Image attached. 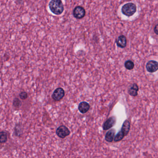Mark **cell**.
<instances>
[{
    "instance_id": "cell-1",
    "label": "cell",
    "mask_w": 158,
    "mask_h": 158,
    "mask_svg": "<svg viewBox=\"0 0 158 158\" xmlns=\"http://www.w3.org/2000/svg\"><path fill=\"white\" fill-rule=\"evenodd\" d=\"M49 8L52 13L55 15H60L64 10L61 0H51L49 3Z\"/></svg>"
},
{
    "instance_id": "cell-2",
    "label": "cell",
    "mask_w": 158,
    "mask_h": 158,
    "mask_svg": "<svg viewBox=\"0 0 158 158\" xmlns=\"http://www.w3.org/2000/svg\"><path fill=\"white\" fill-rule=\"evenodd\" d=\"M137 7L135 4L130 2L124 5L122 8V12L124 15L130 17L133 16L136 12Z\"/></svg>"
},
{
    "instance_id": "cell-3",
    "label": "cell",
    "mask_w": 158,
    "mask_h": 158,
    "mask_svg": "<svg viewBox=\"0 0 158 158\" xmlns=\"http://www.w3.org/2000/svg\"><path fill=\"white\" fill-rule=\"evenodd\" d=\"M70 131L65 126L62 125L59 127L56 130L57 135L61 139L65 138L70 134Z\"/></svg>"
},
{
    "instance_id": "cell-4",
    "label": "cell",
    "mask_w": 158,
    "mask_h": 158,
    "mask_svg": "<svg viewBox=\"0 0 158 158\" xmlns=\"http://www.w3.org/2000/svg\"><path fill=\"white\" fill-rule=\"evenodd\" d=\"M64 95L65 92L63 89L62 88H58L53 92L52 98L55 101H60L64 97Z\"/></svg>"
},
{
    "instance_id": "cell-5",
    "label": "cell",
    "mask_w": 158,
    "mask_h": 158,
    "mask_svg": "<svg viewBox=\"0 0 158 158\" xmlns=\"http://www.w3.org/2000/svg\"><path fill=\"white\" fill-rule=\"evenodd\" d=\"M73 14L74 17L76 19H82L85 15V10L81 6H77L73 10Z\"/></svg>"
},
{
    "instance_id": "cell-6",
    "label": "cell",
    "mask_w": 158,
    "mask_h": 158,
    "mask_svg": "<svg viewBox=\"0 0 158 158\" xmlns=\"http://www.w3.org/2000/svg\"><path fill=\"white\" fill-rule=\"evenodd\" d=\"M116 118L115 116H113L109 118L108 120L105 121L103 124V129L104 130H107L110 129L116 123Z\"/></svg>"
},
{
    "instance_id": "cell-7",
    "label": "cell",
    "mask_w": 158,
    "mask_h": 158,
    "mask_svg": "<svg viewBox=\"0 0 158 158\" xmlns=\"http://www.w3.org/2000/svg\"><path fill=\"white\" fill-rule=\"evenodd\" d=\"M146 69L149 73H155L158 69V62L154 60L149 61L146 64Z\"/></svg>"
},
{
    "instance_id": "cell-8",
    "label": "cell",
    "mask_w": 158,
    "mask_h": 158,
    "mask_svg": "<svg viewBox=\"0 0 158 158\" xmlns=\"http://www.w3.org/2000/svg\"><path fill=\"white\" fill-rule=\"evenodd\" d=\"M127 40V38L124 35H120L116 39V43L117 47L122 48H124L126 47Z\"/></svg>"
},
{
    "instance_id": "cell-9",
    "label": "cell",
    "mask_w": 158,
    "mask_h": 158,
    "mask_svg": "<svg viewBox=\"0 0 158 158\" xmlns=\"http://www.w3.org/2000/svg\"><path fill=\"white\" fill-rule=\"evenodd\" d=\"M90 109V105L86 102H82L79 103L78 106V110L82 114H85Z\"/></svg>"
},
{
    "instance_id": "cell-10",
    "label": "cell",
    "mask_w": 158,
    "mask_h": 158,
    "mask_svg": "<svg viewBox=\"0 0 158 158\" xmlns=\"http://www.w3.org/2000/svg\"><path fill=\"white\" fill-rule=\"evenodd\" d=\"M130 128V123L128 120H126L124 121L123 126H122V129L121 131L123 132L125 136L127 135L129 133Z\"/></svg>"
},
{
    "instance_id": "cell-11",
    "label": "cell",
    "mask_w": 158,
    "mask_h": 158,
    "mask_svg": "<svg viewBox=\"0 0 158 158\" xmlns=\"http://www.w3.org/2000/svg\"><path fill=\"white\" fill-rule=\"evenodd\" d=\"M115 132L116 131L114 129H111L109 130L105 135V140L109 142H112L113 141L114 139Z\"/></svg>"
},
{
    "instance_id": "cell-12",
    "label": "cell",
    "mask_w": 158,
    "mask_h": 158,
    "mask_svg": "<svg viewBox=\"0 0 158 158\" xmlns=\"http://www.w3.org/2000/svg\"><path fill=\"white\" fill-rule=\"evenodd\" d=\"M139 89V88L138 85L136 84H134L132 85V86L128 89V94L132 97H136L137 96L138 91Z\"/></svg>"
},
{
    "instance_id": "cell-13",
    "label": "cell",
    "mask_w": 158,
    "mask_h": 158,
    "mask_svg": "<svg viewBox=\"0 0 158 158\" xmlns=\"http://www.w3.org/2000/svg\"><path fill=\"white\" fill-rule=\"evenodd\" d=\"M8 140V135L7 133L5 131H2L0 132V144L4 143Z\"/></svg>"
},
{
    "instance_id": "cell-14",
    "label": "cell",
    "mask_w": 158,
    "mask_h": 158,
    "mask_svg": "<svg viewBox=\"0 0 158 158\" xmlns=\"http://www.w3.org/2000/svg\"><path fill=\"white\" fill-rule=\"evenodd\" d=\"M124 66L127 70H132L135 67V64L134 62L131 60H127L124 64Z\"/></svg>"
},
{
    "instance_id": "cell-15",
    "label": "cell",
    "mask_w": 158,
    "mask_h": 158,
    "mask_svg": "<svg viewBox=\"0 0 158 158\" xmlns=\"http://www.w3.org/2000/svg\"><path fill=\"white\" fill-rule=\"evenodd\" d=\"M124 137L125 135L123 132L120 131L114 137V142H118V141H120V140H122Z\"/></svg>"
},
{
    "instance_id": "cell-16",
    "label": "cell",
    "mask_w": 158,
    "mask_h": 158,
    "mask_svg": "<svg viewBox=\"0 0 158 158\" xmlns=\"http://www.w3.org/2000/svg\"><path fill=\"white\" fill-rule=\"evenodd\" d=\"M21 104V102L17 98L15 99L14 100L13 106L15 108H18Z\"/></svg>"
},
{
    "instance_id": "cell-17",
    "label": "cell",
    "mask_w": 158,
    "mask_h": 158,
    "mask_svg": "<svg viewBox=\"0 0 158 158\" xmlns=\"http://www.w3.org/2000/svg\"><path fill=\"white\" fill-rule=\"evenodd\" d=\"M19 97H20V98L21 99L24 100H26L27 98L28 95H27V93L26 92L23 91V92H21L19 94Z\"/></svg>"
},
{
    "instance_id": "cell-18",
    "label": "cell",
    "mask_w": 158,
    "mask_h": 158,
    "mask_svg": "<svg viewBox=\"0 0 158 158\" xmlns=\"http://www.w3.org/2000/svg\"><path fill=\"white\" fill-rule=\"evenodd\" d=\"M154 32L156 35H158V25H156V26L154 27Z\"/></svg>"
}]
</instances>
